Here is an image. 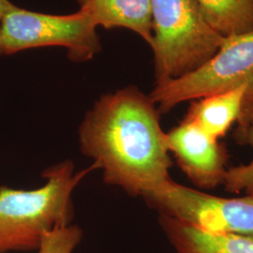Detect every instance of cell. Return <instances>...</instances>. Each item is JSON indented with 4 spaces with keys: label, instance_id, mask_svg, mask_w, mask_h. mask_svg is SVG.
<instances>
[{
    "label": "cell",
    "instance_id": "cell-1",
    "mask_svg": "<svg viewBox=\"0 0 253 253\" xmlns=\"http://www.w3.org/2000/svg\"><path fill=\"white\" fill-rule=\"evenodd\" d=\"M78 140L104 183L129 196H143L172 179L160 112L135 86L100 97L83 119Z\"/></svg>",
    "mask_w": 253,
    "mask_h": 253
},
{
    "label": "cell",
    "instance_id": "cell-2",
    "mask_svg": "<svg viewBox=\"0 0 253 253\" xmlns=\"http://www.w3.org/2000/svg\"><path fill=\"white\" fill-rule=\"evenodd\" d=\"M93 169L76 172L66 160L46 168L36 190L0 187V253L38 251L46 234L73 224V191Z\"/></svg>",
    "mask_w": 253,
    "mask_h": 253
},
{
    "label": "cell",
    "instance_id": "cell-3",
    "mask_svg": "<svg viewBox=\"0 0 253 253\" xmlns=\"http://www.w3.org/2000/svg\"><path fill=\"white\" fill-rule=\"evenodd\" d=\"M156 84L178 78L210 59L224 42L196 0H150Z\"/></svg>",
    "mask_w": 253,
    "mask_h": 253
},
{
    "label": "cell",
    "instance_id": "cell-4",
    "mask_svg": "<svg viewBox=\"0 0 253 253\" xmlns=\"http://www.w3.org/2000/svg\"><path fill=\"white\" fill-rule=\"evenodd\" d=\"M246 85L248 93L238 127L253 122V30L226 37L217 53L198 69L155 84L150 98L160 114L182 102Z\"/></svg>",
    "mask_w": 253,
    "mask_h": 253
},
{
    "label": "cell",
    "instance_id": "cell-5",
    "mask_svg": "<svg viewBox=\"0 0 253 253\" xmlns=\"http://www.w3.org/2000/svg\"><path fill=\"white\" fill-rule=\"evenodd\" d=\"M97 27L83 10L52 15L10 3L0 33V56L31 48L60 46L67 49L71 60L87 61L101 50Z\"/></svg>",
    "mask_w": 253,
    "mask_h": 253
},
{
    "label": "cell",
    "instance_id": "cell-6",
    "mask_svg": "<svg viewBox=\"0 0 253 253\" xmlns=\"http://www.w3.org/2000/svg\"><path fill=\"white\" fill-rule=\"evenodd\" d=\"M161 216L180 220L216 235L253 238V196L221 198L170 179L142 196Z\"/></svg>",
    "mask_w": 253,
    "mask_h": 253
},
{
    "label": "cell",
    "instance_id": "cell-7",
    "mask_svg": "<svg viewBox=\"0 0 253 253\" xmlns=\"http://www.w3.org/2000/svg\"><path fill=\"white\" fill-rule=\"evenodd\" d=\"M166 145L197 187L209 190L223 182L227 171L224 147L190 119L184 118L166 133Z\"/></svg>",
    "mask_w": 253,
    "mask_h": 253
},
{
    "label": "cell",
    "instance_id": "cell-8",
    "mask_svg": "<svg viewBox=\"0 0 253 253\" xmlns=\"http://www.w3.org/2000/svg\"><path fill=\"white\" fill-rule=\"evenodd\" d=\"M97 27H124L134 31L151 46L152 10L150 0H77Z\"/></svg>",
    "mask_w": 253,
    "mask_h": 253
},
{
    "label": "cell",
    "instance_id": "cell-9",
    "mask_svg": "<svg viewBox=\"0 0 253 253\" xmlns=\"http://www.w3.org/2000/svg\"><path fill=\"white\" fill-rule=\"evenodd\" d=\"M159 221L176 253H253L252 237L210 234L161 215Z\"/></svg>",
    "mask_w": 253,
    "mask_h": 253
},
{
    "label": "cell",
    "instance_id": "cell-10",
    "mask_svg": "<svg viewBox=\"0 0 253 253\" xmlns=\"http://www.w3.org/2000/svg\"><path fill=\"white\" fill-rule=\"evenodd\" d=\"M248 93L246 85L201 98L192 102L186 118L209 135L218 139L226 135L241 117Z\"/></svg>",
    "mask_w": 253,
    "mask_h": 253
},
{
    "label": "cell",
    "instance_id": "cell-11",
    "mask_svg": "<svg viewBox=\"0 0 253 253\" xmlns=\"http://www.w3.org/2000/svg\"><path fill=\"white\" fill-rule=\"evenodd\" d=\"M208 25L224 38L253 30V0H196Z\"/></svg>",
    "mask_w": 253,
    "mask_h": 253
},
{
    "label": "cell",
    "instance_id": "cell-12",
    "mask_svg": "<svg viewBox=\"0 0 253 253\" xmlns=\"http://www.w3.org/2000/svg\"><path fill=\"white\" fill-rule=\"evenodd\" d=\"M235 138L237 143L253 146V122L248 126L236 128ZM222 184L227 191H246L248 195L253 196V160L248 165H240L227 170Z\"/></svg>",
    "mask_w": 253,
    "mask_h": 253
},
{
    "label": "cell",
    "instance_id": "cell-13",
    "mask_svg": "<svg viewBox=\"0 0 253 253\" xmlns=\"http://www.w3.org/2000/svg\"><path fill=\"white\" fill-rule=\"evenodd\" d=\"M83 236V230L75 224L54 229L44 235L37 253H73Z\"/></svg>",
    "mask_w": 253,
    "mask_h": 253
},
{
    "label": "cell",
    "instance_id": "cell-14",
    "mask_svg": "<svg viewBox=\"0 0 253 253\" xmlns=\"http://www.w3.org/2000/svg\"><path fill=\"white\" fill-rule=\"evenodd\" d=\"M10 3L11 2L9 0H0V33H1V29L3 27V22H4L6 12L9 9Z\"/></svg>",
    "mask_w": 253,
    "mask_h": 253
}]
</instances>
